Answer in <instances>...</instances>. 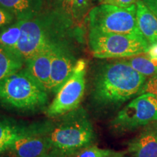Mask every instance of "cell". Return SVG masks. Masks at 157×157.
<instances>
[{"label":"cell","instance_id":"20","mask_svg":"<svg viewBox=\"0 0 157 157\" xmlns=\"http://www.w3.org/2000/svg\"><path fill=\"white\" fill-rule=\"evenodd\" d=\"M125 154L126 153L124 151L90 146L81 149L70 157H123Z\"/></svg>","mask_w":157,"mask_h":157},{"label":"cell","instance_id":"29","mask_svg":"<svg viewBox=\"0 0 157 157\" xmlns=\"http://www.w3.org/2000/svg\"><path fill=\"white\" fill-rule=\"evenodd\" d=\"M100 1H101V2H102V1H103V0H100Z\"/></svg>","mask_w":157,"mask_h":157},{"label":"cell","instance_id":"19","mask_svg":"<svg viewBox=\"0 0 157 157\" xmlns=\"http://www.w3.org/2000/svg\"><path fill=\"white\" fill-rule=\"evenodd\" d=\"M21 36V23L18 20H16L15 23L4 27L0 31V47L14 52Z\"/></svg>","mask_w":157,"mask_h":157},{"label":"cell","instance_id":"26","mask_svg":"<svg viewBox=\"0 0 157 157\" xmlns=\"http://www.w3.org/2000/svg\"><path fill=\"white\" fill-rule=\"evenodd\" d=\"M41 157H58V156L55 154H53L52 152L49 151L48 153H46V154H44L42 156H41Z\"/></svg>","mask_w":157,"mask_h":157},{"label":"cell","instance_id":"3","mask_svg":"<svg viewBox=\"0 0 157 157\" xmlns=\"http://www.w3.org/2000/svg\"><path fill=\"white\" fill-rule=\"evenodd\" d=\"M58 120L38 123V133L48 141L50 151L58 157H70L92 146L95 133L89 116L82 108L58 117Z\"/></svg>","mask_w":157,"mask_h":157},{"label":"cell","instance_id":"22","mask_svg":"<svg viewBox=\"0 0 157 157\" xmlns=\"http://www.w3.org/2000/svg\"><path fill=\"white\" fill-rule=\"evenodd\" d=\"M137 2V0H103L101 4L116 6V7H121V8H127V7L135 5Z\"/></svg>","mask_w":157,"mask_h":157},{"label":"cell","instance_id":"4","mask_svg":"<svg viewBox=\"0 0 157 157\" xmlns=\"http://www.w3.org/2000/svg\"><path fill=\"white\" fill-rule=\"evenodd\" d=\"M48 93L26 68L0 82V103L20 113H35L44 109Z\"/></svg>","mask_w":157,"mask_h":157},{"label":"cell","instance_id":"9","mask_svg":"<svg viewBox=\"0 0 157 157\" xmlns=\"http://www.w3.org/2000/svg\"><path fill=\"white\" fill-rule=\"evenodd\" d=\"M76 61L68 43L58 44L52 49L50 93H57L73 73Z\"/></svg>","mask_w":157,"mask_h":157},{"label":"cell","instance_id":"24","mask_svg":"<svg viewBox=\"0 0 157 157\" xmlns=\"http://www.w3.org/2000/svg\"><path fill=\"white\" fill-rule=\"evenodd\" d=\"M146 54L154 60H157V42L153 43L149 45Z\"/></svg>","mask_w":157,"mask_h":157},{"label":"cell","instance_id":"8","mask_svg":"<svg viewBox=\"0 0 157 157\" xmlns=\"http://www.w3.org/2000/svg\"><path fill=\"white\" fill-rule=\"evenodd\" d=\"M87 63L83 59L76 61L74 71L57 92L45 113L50 118H58L79 108L86 87Z\"/></svg>","mask_w":157,"mask_h":157},{"label":"cell","instance_id":"28","mask_svg":"<svg viewBox=\"0 0 157 157\" xmlns=\"http://www.w3.org/2000/svg\"><path fill=\"white\" fill-rule=\"evenodd\" d=\"M123 157H134V156H123Z\"/></svg>","mask_w":157,"mask_h":157},{"label":"cell","instance_id":"16","mask_svg":"<svg viewBox=\"0 0 157 157\" xmlns=\"http://www.w3.org/2000/svg\"><path fill=\"white\" fill-rule=\"evenodd\" d=\"M24 63L14 52L0 47V82L22 69Z\"/></svg>","mask_w":157,"mask_h":157},{"label":"cell","instance_id":"12","mask_svg":"<svg viewBox=\"0 0 157 157\" xmlns=\"http://www.w3.org/2000/svg\"><path fill=\"white\" fill-rule=\"evenodd\" d=\"M37 132L19 138L10 150L16 157L42 156L50 151V147L47 139Z\"/></svg>","mask_w":157,"mask_h":157},{"label":"cell","instance_id":"18","mask_svg":"<svg viewBox=\"0 0 157 157\" xmlns=\"http://www.w3.org/2000/svg\"><path fill=\"white\" fill-rule=\"evenodd\" d=\"M124 60L137 72L146 77H152L157 74V60L143 53Z\"/></svg>","mask_w":157,"mask_h":157},{"label":"cell","instance_id":"27","mask_svg":"<svg viewBox=\"0 0 157 157\" xmlns=\"http://www.w3.org/2000/svg\"><path fill=\"white\" fill-rule=\"evenodd\" d=\"M0 157H5V156H2V155L0 154Z\"/></svg>","mask_w":157,"mask_h":157},{"label":"cell","instance_id":"1","mask_svg":"<svg viewBox=\"0 0 157 157\" xmlns=\"http://www.w3.org/2000/svg\"><path fill=\"white\" fill-rule=\"evenodd\" d=\"M147 77L131 67L124 60L106 63L98 68L92 96L101 111H113L138 96Z\"/></svg>","mask_w":157,"mask_h":157},{"label":"cell","instance_id":"25","mask_svg":"<svg viewBox=\"0 0 157 157\" xmlns=\"http://www.w3.org/2000/svg\"><path fill=\"white\" fill-rule=\"evenodd\" d=\"M142 1L157 15V0H142Z\"/></svg>","mask_w":157,"mask_h":157},{"label":"cell","instance_id":"21","mask_svg":"<svg viewBox=\"0 0 157 157\" xmlns=\"http://www.w3.org/2000/svg\"><path fill=\"white\" fill-rule=\"evenodd\" d=\"M143 93H151L157 97V74L149 78L145 84L140 94Z\"/></svg>","mask_w":157,"mask_h":157},{"label":"cell","instance_id":"11","mask_svg":"<svg viewBox=\"0 0 157 157\" xmlns=\"http://www.w3.org/2000/svg\"><path fill=\"white\" fill-rule=\"evenodd\" d=\"M37 132V123L25 124L16 120L0 117V154L10 150L17 140Z\"/></svg>","mask_w":157,"mask_h":157},{"label":"cell","instance_id":"15","mask_svg":"<svg viewBox=\"0 0 157 157\" xmlns=\"http://www.w3.org/2000/svg\"><path fill=\"white\" fill-rule=\"evenodd\" d=\"M0 7L12 13L16 20H21L39 14L43 0H0Z\"/></svg>","mask_w":157,"mask_h":157},{"label":"cell","instance_id":"13","mask_svg":"<svg viewBox=\"0 0 157 157\" xmlns=\"http://www.w3.org/2000/svg\"><path fill=\"white\" fill-rule=\"evenodd\" d=\"M51 50L41 52L25 62L28 71L48 93L51 74Z\"/></svg>","mask_w":157,"mask_h":157},{"label":"cell","instance_id":"14","mask_svg":"<svg viewBox=\"0 0 157 157\" xmlns=\"http://www.w3.org/2000/svg\"><path fill=\"white\" fill-rule=\"evenodd\" d=\"M137 23L141 34L149 44L157 42V15L142 0L136 3Z\"/></svg>","mask_w":157,"mask_h":157},{"label":"cell","instance_id":"7","mask_svg":"<svg viewBox=\"0 0 157 157\" xmlns=\"http://www.w3.org/2000/svg\"><path fill=\"white\" fill-rule=\"evenodd\" d=\"M157 121V97L143 93L132 100L111 121V128L119 134L132 132Z\"/></svg>","mask_w":157,"mask_h":157},{"label":"cell","instance_id":"23","mask_svg":"<svg viewBox=\"0 0 157 157\" xmlns=\"http://www.w3.org/2000/svg\"><path fill=\"white\" fill-rule=\"evenodd\" d=\"M15 17L5 9L0 7V28L12 24Z\"/></svg>","mask_w":157,"mask_h":157},{"label":"cell","instance_id":"10","mask_svg":"<svg viewBox=\"0 0 157 157\" xmlns=\"http://www.w3.org/2000/svg\"><path fill=\"white\" fill-rule=\"evenodd\" d=\"M127 151L134 157H157V121L129 141Z\"/></svg>","mask_w":157,"mask_h":157},{"label":"cell","instance_id":"17","mask_svg":"<svg viewBox=\"0 0 157 157\" xmlns=\"http://www.w3.org/2000/svg\"><path fill=\"white\" fill-rule=\"evenodd\" d=\"M60 12L72 22L79 21L87 13L90 0H58Z\"/></svg>","mask_w":157,"mask_h":157},{"label":"cell","instance_id":"6","mask_svg":"<svg viewBox=\"0 0 157 157\" xmlns=\"http://www.w3.org/2000/svg\"><path fill=\"white\" fill-rule=\"evenodd\" d=\"M89 29L106 33L143 36L137 23L136 5L127 8L101 4L88 15Z\"/></svg>","mask_w":157,"mask_h":157},{"label":"cell","instance_id":"5","mask_svg":"<svg viewBox=\"0 0 157 157\" xmlns=\"http://www.w3.org/2000/svg\"><path fill=\"white\" fill-rule=\"evenodd\" d=\"M88 44L96 58H127L146 53L150 44L143 36L89 29Z\"/></svg>","mask_w":157,"mask_h":157},{"label":"cell","instance_id":"2","mask_svg":"<svg viewBox=\"0 0 157 157\" xmlns=\"http://www.w3.org/2000/svg\"><path fill=\"white\" fill-rule=\"evenodd\" d=\"M21 36L14 53L25 63L41 52L68 43L70 19L60 13L39 14L18 20Z\"/></svg>","mask_w":157,"mask_h":157}]
</instances>
